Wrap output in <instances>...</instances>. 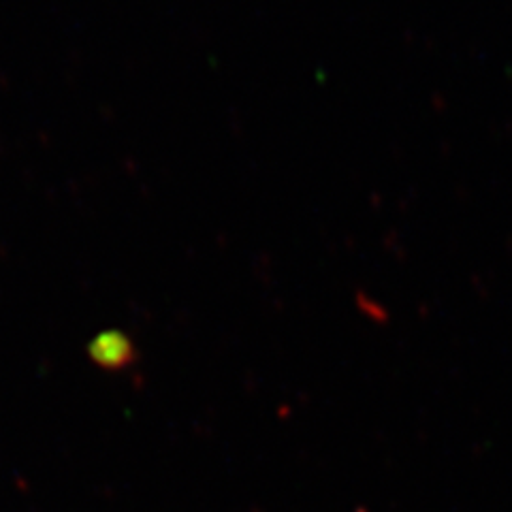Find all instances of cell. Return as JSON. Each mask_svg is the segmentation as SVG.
Listing matches in <instances>:
<instances>
[{"label": "cell", "mask_w": 512, "mask_h": 512, "mask_svg": "<svg viewBox=\"0 0 512 512\" xmlns=\"http://www.w3.org/2000/svg\"><path fill=\"white\" fill-rule=\"evenodd\" d=\"M90 355L103 367H124L133 359V344L122 331H105L92 342Z\"/></svg>", "instance_id": "6da1fadb"}]
</instances>
